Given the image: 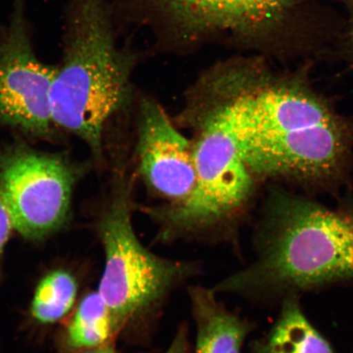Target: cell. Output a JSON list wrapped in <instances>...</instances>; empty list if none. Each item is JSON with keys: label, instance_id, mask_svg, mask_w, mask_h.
<instances>
[{"label": "cell", "instance_id": "30bf717a", "mask_svg": "<svg viewBox=\"0 0 353 353\" xmlns=\"http://www.w3.org/2000/svg\"><path fill=\"white\" fill-rule=\"evenodd\" d=\"M186 288L196 330L193 353H242L254 323L231 311L211 287L194 284Z\"/></svg>", "mask_w": 353, "mask_h": 353}, {"label": "cell", "instance_id": "ac0fdd59", "mask_svg": "<svg viewBox=\"0 0 353 353\" xmlns=\"http://www.w3.org/2000/svg\"><path fill=\"white\" fill-rule=\"evenodd\" d=\"M341 1L345 3V6L350 11L351 17H353V0H341Z\"/></svg>", "mask_w": 353, "mask_h": 353}, {"label": "cell", "instance_id": "8992f818", "mask_svg": "<svg viewBox=\"0 0 353 353\" xmlns=\"http://www.w3.org/2000/svg\"><path fill=\"white\" fill-rule=\"evenodd\" d=\"M301 0H145L173 41L192 47L223 37L263 48L277 37Z\"/></svg>", "mask_w": 353, "mask_h": 353}, {"label": "cell", "instance_id": "5b68a950", "mask_svg": "<svg viewBox=\"0 0 353 353\" xmlns=\"http://www.w3.org/2000/svg\"><path fill=\"white\" fill-rule=\"evenodd\" d=\"M61 153L37 151L17 142L0 147V200L12 228L26 239L41 240L63 226L73 190L85 174Z\"/></svg>", "mask_w": 353, "mask_h": 353}, {"label": "cell", "instance_id": "52a82bcc", "mask_svg": "<svg viewBox=\"0 0 353 353\" xmlns=\"http://www.w3.org/2000/svg\"><path fill=\"white\" fill-rule=\"evenodd\" d=\"M350 128L339 117L323 123H287L242 142L254 176L306 182L333 179L351 151Z\"/></svg>", "mask_w": 353, "mask_h": 353}, {"label": "cell", "instance_id": "2e32d148", "mask_svg": "<svg viewBox=\"0 0 353 353\" xmlns=\"http://www.w3.org/2000/svg\"><path fill=\"white\" fill-rule=\"evenodd\" d=\"M78 353H121L117 350L114 346V342L105 344V345L88 348V350H83Z\"/></svg>", "mask_w": 353, "mask_h": 353}, {"label": "cell", "instance_id": "7a4b0ae2", "mask_svg": "<svg viewBox=\"0 0 353 353\" xmlns=\"http://www.w3.org/2000/svg\"><path fill=\"white\" fill-rule=\"evenodd\" d=\"M254 258L211 288L254 303L353 282V213L275 192L256 225Z\"/></svg>", "mask_w": 353, "mask_h": 353}, {"label": "cell", "instance_id": "5bb4252c", "mask_svg": "<svg viewBox=\"0 0 353 353\" xmlns=\"http://www.w3.org/2000/svg\"><path fill=\"white\" fill-rule=\"evenodd\" d=\"M189 328L187 322H182L176 330L174 338L164 353H190Z\"/></svg>", "mask_w": 353, "mask_h": 353}, {"label": "cell", "instance_id": "8fae6325", "mask_svg": "<svg viewBox=\"0 0 353 353\" xmlns=\"http://www.w3.org/2000/svg\"><path fill=\"white\" fill-rule=\"evenodd\" d=\"M253 353H335L330 343L304 315L299 295L281 300L275 323L251 344Z\"/></svg>", "mask_w": 353, "mask_h": 353}, {"label": "cell", "instance_id": "e0dca14e", "mask_svg": "<svg viewBox=\"0 0 353 353\" xmlns=\"http://www.w3.org/2000/svg\"><path fill=\"white\" fill-rule=\"evenodd\" d=\"M344 46L347 52L353 57V17H351L350 26L347 30L345 39H344Z\"/></svg>", "mask_w": 353, "mask_h": 353}, {"label": "cell", "instance_id": "7c38bea8", "mask_svg": "<svg viewBox=\"0 0 353 353\" xmlns=\"http://www.w3.org/2000/svg\"><path fill=\"white\" fill-rule=\"evenodd\" d=\"M117 339L112 314L99 291L83 297L68 326V341L74 350L105 345Z\"/></svg>", "mask_w": 353, "mask_h": 353}, {"label": "cell", "instance_id": "9a60e30c", "mask_svg": "<svg viewBox=\"0 0 353 353\" xmlns=\"http://www.w3.org/2000/svg\"><path fill=\"white\" fill-rule=\"evenodd\" d=\"M12 224L10 214L4 206L1 200H0V259L8 238H10L12 231Z\"/></svg>", "mask_w": 353, "mask_h": 353}, {"label": "cell", "instance_id": "ba28073f", "mask_svg": "<svg viewBox=\"0 0 353 353\" xmlns=\"http://www.w3.org/2000/svg\"><path fill=\"white\" fill-rule=\"evenodd\" d=\"M22 2L16 0L10 25L0 30V126L48 138L54 132L50 90L57 68L35 55Z\"/></svg>", "mask_w": 353, "mask_h": 353}, {"label": "cell", "instance_id": "277c9868", "mask_svg": "<svg viewBox=\"0 0 353 353\" xmlns=\"http://www.w3.org/2000/svg\"><path fill=\"white\" fill-rule=\"evenodd\" d=\"M136 64V56L117 46L105 0H72L50 90L52 119L83 141L99 165L105 128L131 104Z\"/></svg>", "mask_w": 353, "mask_h": 353}, {"label": "cell", "instance_id": "9c48e42d", "mask_svg": "<svg viewBox=\"0 0 353 353\" xmlns=\"http://www.w3.org/2000/svg\"><path fill=\"white\" fill-rule=\"evenodd\" d=\"M137 112V173L150 191L161 199L158 206L178 205L195 186L192 141L152 97H141Z\"/></svg>", "mask_w": 353, "mask_h": 353}, {"label": "cell", "instance_id": "6da1fadb", "mask_svg": "<svg viewBox=\"0 0 353 353\" xmlns=\"http://www.w3.org/2000/svg\"><path fill=\"white\" fill-rule=\"evenodd\" d=\"M179 121L193 132L196 183L181 204L140 206L157 232L153 245H224L241 255L240 227L254 191L238 129L235 83L225 61L189 88Z\"/></svg>", "mask_w": 353, "mask_h": 353}, {"label": "cell", "instance_id": "3957f363", "mask_svg": "<svg viewBox=\"0 0 353 353\" xmlns=\"http://www.w3.org/2000/svg\"><path fill=\"white\" fill-rule=\"evenodd\" d=\"M114 170L95 223L105 257L98 291L112 314L117 339L147 346L171 297L204 268L198 260L165 257L144 245L134 223L135 176L125 162Z\"/></svg>", "mask_w": 353, "mask_h": 353}, {"label": "cell", "instance_id": "4fadbf2b", "mask_svg": "<svg viewBox=\"0 0 353 353\" xmlns=\"http://www.w3.org/2000/svg\"><path fill=\"white\" fill-rule=\"evenodd\" d=\"M77 290L76 279L68 272L50 273L35 290L32 306L34 319L43 324L63 319L76 301Z\"/></svg>", "mask_w": 353, "mask_h": 353}]
</instances>
